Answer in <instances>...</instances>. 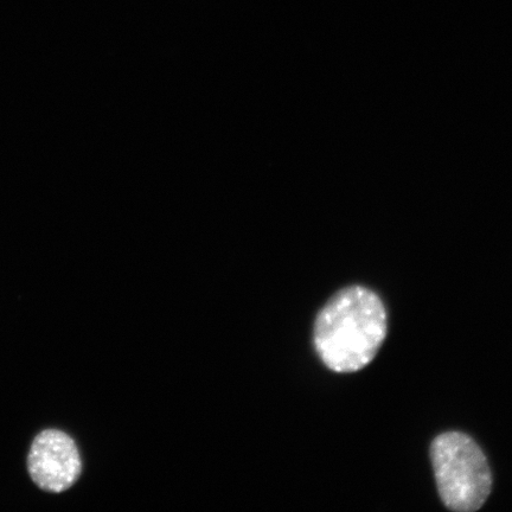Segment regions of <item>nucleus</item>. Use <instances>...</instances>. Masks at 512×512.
Instances as JSON below:
<instances>
[{"label": "nucleus", "mask_w": 512, "mask_h": 512, "mask_svg": "<svg viewBox=\"0 0 512 512\" xmlns=\"http://www.w3.org/2000/svg\"><path fill=\"white\" fill-rule=\"evenodd\" d=\"M387 332V311L381 298L367 287L349 286L319 311L313 344L330 370L355 373L374 360Z\"/></svg>", "instance_id": "nucleus-1"}, {"label": "nucleus", "mask_w": 512, "mask_h": 512, "mask_svg": "<svg viewBox=\"0 0 512 512\" xmlns=\"http://www.w3.org/2000/svg\"><path fill=\"white\" fill-rule=\"evenodd\" d=\"M430 454L445 507L457 512L482 508L491 494L492 473L476 441L464 433L447 432L433 440Z\"/></svg>", "instance_id": "nucleus-2"}, {"label": "nucleus", "mask_w": 512, "mask_h": 512, "mask_svg": "<svg viewBox=\"0 0 512 512\" xmlns=\"http://www.w3.org/2000/svg\"><path fill=\"white\" fill-rule=\"evenodd\" d=\"M28 470L38 488L55 494L66 491L81 475L78 447L66 433L43 431L32 443Z\"/></svg>", "instance_id": "nucleus-3"}]
</instances>
